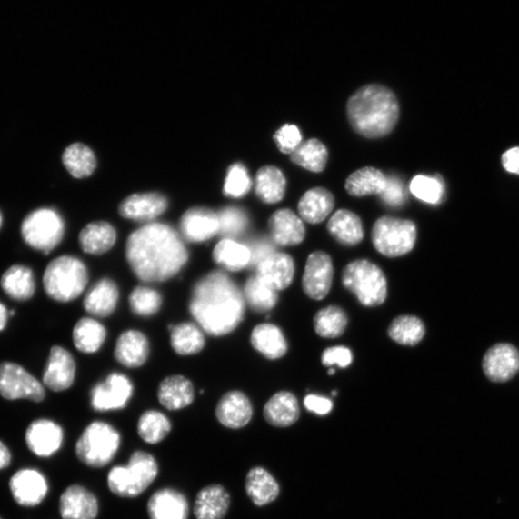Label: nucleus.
<instances>
[{"mask_svg": "<svg viewBox=\"0 0 519 519\" xmlns=\"http://www.w3.org/2000/svg\"><path fill=\"white\" fill-rule=\"evenodd\" d=\"M126 258L140 280L154 283L175 276L188 262L189 255L175 229L150 224L131 234Z\"/></svg>", "mask_w": 519, "mask_h": 519, "instance_id": "nucleus-1", "label": "nucleus"}, {"mask_svg": "<svg viewBox=\"0 0 519 519\" xmlns=\"http://www.w3.org/2000/svg\"><path fill=\"white\" fill-rule=\"evenodd\" d=\"M245 300L237 284L224 272L201 278L194 287L190 312L211 336H225L244 320Z\"/></svg>", "mask_w": 519, "mask_h": 519, "instance_id": "nucleus-2", "label": "nucleus"}, {"mask_svg": "<svg viewBox=\"0 0 519 519\" xmlns=\"http://www.w3.org/2000/svg\"><path fill=\"white\" fill-rule=\"evenodd\" d=\"M348 120L360 135L377 139L389 135L399 119L395 95L381 85H367L348 100Z\"/></svg>", "mask_w": 519, "mask_h": 519, "instance_id": "nucleus-3", "label": "nucleus"}, {"mask_svg": "<svg viewBox=\"0 0 519 519\" xmlns=\"http://www.w3.org/2000/svg\"><path fill=\"white\" fill-rule=\"evenodd\" d=\"M158 474L155 456L138 450L133 452L127 464L112 468L107 476L108 488L116 496L135 498L153 484Z\"/></svg>", "mask_w": 519, "mask_h": 519, "instance_id": "nucleus-4", "label": "nucleus"}, {"mask_svg": "<svg viewBox=\"0 0 519 519\" xmlns=\"http://www.w3.org/2000/svg\"><path fill=\"white\" fill-rule=\"evenodd\" d=\"M89 276L85 264L73 256L50 262L44 274V286L50 298L71 303L86 289Z\"/></svg>", "mask_w": 519, "mask_h": 519, "instance_id": "nucleus-5", "label": "nucleus"}, {"mask_svg": "<svg viewBox=\"0 0 519 519\" xmlns=\"http://www.w3.org/2000/svg\"><path fill=\"white\" fill-rule=\"evenodd\" d=\"M121 443L118 430L106 423L94 422L81 434L75 445V454L82 464L102 468L118 454Z\"/></svg>", "mask_w": 519, "mask_h": 519, "instance_id": "nucleus-6", "label": "nucleus"}, {"mask_svg": "<svg viewBox=\"0 0 519 519\" xmlns=\"http://www.w3.org/2000/svg\"><path fill=\"white\" fill-rule=\"evenodd\" d=\"M344 286L366 307L382 305L388 295L386 276L376 264L356 260L346 265L343 274Z\"/></svg>", "mask_w": 519, "mask_h": 519, "instance_id": "nucleus-7", "label": "nucleus"}, {"mask_svg": "<svg viewBox=\"0 0 519 519\" xmlns=\"http://www.w3.org/2000/svg\"><path fill=\"white\" fill-rule=\"evenodd\" d=\"M416 236V227L413 222L389 215L381 217L372 233L374 247L387 257L409 254L415 245Z\"/></svg>", "mask_w": 519, "mask_h": 519, "instance_id": "nucleus-8", "label": "nucleus"}, {"mask_svg": "<svg viewBox=\"0 0 519 519\" xmlns=\"http://www.w3.org/2000/svg\"><path fill=\"white\" fill-rule=\"evenodd\" d=\"M65 225L60 215L49 208L30 213L22 225V236L32 248L48 255L62 241Z\"/></svg>", "mask_w": 519, "mask_h": 519, "instance_id": "nucleus-9", "label": "nucleus"}, {"mask_svg": "<svg viewBox=\"0 0 519 519\" xmlns=\"http://www.w3.org/2000/svg\"><path fill=\"white\" fill-rule=\"evenodd\" d=\"M0 395L8 400L29 399L41 402L45 392L43 384L19 364H0Z\"/></svg>", "mask_w": 519, "mask_h": 519, "instance_id": "nucleus-10", "label": "nucleus"}, {"mask_svg": "<svg viewBox=\"0 0 519 519\" xmlns=\"http://www.w3.org/2000/svg\"><path fill=\"white\" fill-rule=\"evenodd\" d=\"M133 394V384L124 374H112L91 392V405L96 412L125 409Z\"/></svg>", "mask_w": 519, "mask_h": 519, "instance_id": "nucleus-11", "label": "nucleus"}, {"mask_svg": "<svg viewBox=\"0 0 519 519\" xmlns=\"http://www.w3.org/2000/svg\"><path fill=\"white\" fill-rule=\"evenodd\" d=\"M334 275L330 256L324 251H315L306 264L303 286L305 294L314 300L324 299L330 292Z\"/></svg>", "mask_w": 519, "mask_h": 519, "instance_id": "nucleus-12", "label": "nucleus"}, {"mask_svg": "<svg viewBox=\"0 0 519 519\" xmlns=\"http://www.w3.org/2000/svg\"><path fill=\"white\" fill-rule=\"evenodd\" d=\"M483 371L493 382H507L519 372V353L510 344H498L487 351Z\"/></svg>", "mask_w": 519, "mask_h": 519, "instance_id": "nucleus-13", "label": "nucleus"}, {"mask_svg": "<svg viewBox=\"0 0 519 519\" xmlns=\"http://www.w3.org/2000/svg\"><path fill=\"white\" fill-rule=\"evenodd\" d=\"M76 365L73 355L61 346H54L44 374V384L54 392H63L72 387Z\"/></svg>", "mask_w": 519, "mask_h": 519, "instance_id": "nucleus-14", "label": "nucleus"}, {"mask_svg": "<svg viewBox=\"0 0 519 519\" xmlns=\"http://www.w3.org/2000/svg\"><path fill=\"white\" fill-rule=\"evenodd\" d=\"M10 490L16 504L25 507H35L42 504L45 498L48 485L42 474L25 468L11 478Z\"/></svg>", "mask_w": 519, "mask_h": 519, "instance_id": "nucleus-15", "label": "nucleus"}, {"mask_svg": "<svg viewBox=\"0 0 519 519\" xmlns=\"http://www.w3.org/2000/svg\"><path fill=\"white\" fill-rule=\"evenodd\" d=\"M28 448L39 457H52L62 446L64 432L60 425L48 420H38L27 428Z\"/></svg>", "mask_w": 519, "mask_h": 519, "instance_id": "nucleus-16", "label": "nucleus"}, {"mask_svg": "<svg viewBox=\"0 0 519 519\" xmlns=\"http://www.w3.org/2000/svg\"><path fill=\"white\" fill-rule=\"evenodd\" d=\"M63 519H95L99 512L97 497L80 484H72L60 497Z\"/></svg>", "mask_w": 519, "mask_h": 519, "instance_id": "nucleus-17", "label": "nucleus"}, {"mask_svg": "<svg viewBox=\"0 0 519 519\" xmlns=\"http://www.w3.org/2000/svg\"><path fill=\"white\" fill-rule=\"evenodd\" d=\"M147 514L149 519H188L190 504L181 492L164 488L149 498Z\"/></svg>", "mask_w": 519, "mask_h": 519, "instance_id": "nucleus-18", "label": "nucleus"}, {"mask_svg": "<svg viewBox=\"0 0 519 519\" xmlns=\"http://www.w3.org/2000/svg\"><path fill=\"white\" fill-rule=\"evenodd\" d=\"M180 230L189 242H205L220 232L219 215L208 209H191L183 215Z\"/></svg>", "mask_w": 519, "mask_h": 519, "instance_id": "nucleus-19", "label": "nucleus"}, {"mask_svg": "<svg viewBox=\"0 0 519 519\" xmlns=\"http://www.w3.org/2000/svg\"><path fill=\"white\" fill-rule=\"evenodd\" d=\"M253 414L254 409L249 399L237 391L225 394L215 409L217 421L231 429L245 427L253 418Z\"/></svg>", "mask_w": 519, "mask_h": 519, "instance_id": "nucleus-20", "label": "nucleus"}, {"mask_svg": "<svg viewBox=\"0 0 519 519\" xmlns=\"http://www.w3.org/2000/svg\"><path fill=\"white\" fill-rule=\"evenodd\" d=\"M255 269V275L277 292L287 289L294 275V260L286 254L274 253L260 262Z\"/></svg>", "mask_w": 519, "mask_h": 519, "instance_id": "nucleus-21", "label": "nucleus"}, {"mask_svg": "<svg viewBox=\"0 0 519 519\" xmlns=\"http://www.w3.org/2000/svg\"><path fill=\"white\" fill-rule=\"evenodd\" d=\"M271 236L281 246L297 245L305 238V226L299 217L289 209L275 212L269 221Z\"/></svg>", "mask_w": 519, "mask_h": 519, "instance_id": "nucleus-22", "label": "nucleus"}, {"mask_svg": "<svg viewBox=\"0 0 519 519\" xmlns=\"http://www.w3.org/2000/svg\"><path fill=\"white\" fill-rule=\"evenodd\" d=\"M231 504L229 493L222 484H210L196 494L194 514L196 519H224Z\"/></svg>", "mask_w": 519, "mask_h": 519, "instance_id": "nucleus-23", "label": "nucleus"}, {"mask_svg": "<svg viewBox=\"0 0 519 519\" xmlns=\"http://www.w3.org/2000/svg\"><path fill=\"white\" fill-rule=\"evenodd\" d=\"M167 200L160 194L133 195L120 206V213L133 221H152L164 213Z\"/></svg>", "mask_w": 519, "mask_h": 519, "instance_id": "nucleus-24", "label": "nucleus"}, {"mask_svg": "<svg viewBox=\"0 0 519 519\" xmlns=\"http://www.w3.org/2000/svg\"><path fill=\"white\" fill-rule=\"evenodd\" d=\"M149 355V344L145 334L139 331L129 330L123 333L116 341L115 357L126 367L143 365Z\"/></svg>", "mask_w": 519, "mask_h": 519, "instance_id": "nucleus-25", "label": "nucleus"}, {"mask_svg": "<svg viewBox=\"0 0 519 519\" xmlns=\"http://www.w3.org/2000/svg\"><path fill=\"white\" fill-rule=\"evenodd\" d=\"M158 398L163 407L177 411L192 404L195 390L192 382L183 376H170L162 381Z\"/></svg>", "mask_w": 519, "mask_h": 519, "instance_id": "nucleus-26", "label": "nucleus"}, {"mask_svg": "<svg viewBox=\"0 0 519 519\" xmlns=\"http://www.w3.org/2000/svg\"><path fill=\"white\" fill-rule=\"evenodd\" d=\"M119 289L115 283L108 278L97 282L84 299V308L98 317L111 315L118 305Z\"/></svg>", "mask_w": 519, "mask_h": 519, "instance_id": "nucleus-27", "label": "nucleus"}, {"mask_svg": "<svg viewBox=\"0 0 519 519\" xmlns=\"http://www.w3.org/2000/svg\"><path fill=\"white\" fill-rule=\"evenodd\" d=\"M300 414L296 397L288 392L274 395L264 408L265 421L276 427H289L294 424Z\"/></svg>", "mask_w": 519, "mask_h": 519, "instance_id": "nucleus-28", "label": "nucleus"}, {"mask_svg": "<svg viewBox=\"0 0 519 519\" xmlns=\"http://www.w3.org/2000/svg\"><path fill=\"white\" fill-rule=\"evenodd\" d=\"M245 492L256 506L262 507L270 504L277 498L279 485L264 468L255 467L247 474Z\"/></svg>", "mask_w": 519, "mask_h": 519, "instance_id": "nucleus-29", "label": "nucleus"}, {"mask_svg": "<svg viewBox=\"0 0 519 519\" xmlns=\"http://www.w3.org/2000/svg\"><path fill=\"white\" fill-rule=\"evenodd\" d=\"M334 205V196L328 190L314 188L301 197L298 211L305 222L315 225L326 219Z\"/></svg>", "mask_w": 519, "mask_h": 519, "instance_id": "nucleus-30", "label": "nucleus"}, {"mask_svg": "<svg viewBox=\"0 0 519 519\" xmlns=\"http://www.w3.org/2000/svg\"><path fill=\"white\" fill-rule=\"evenodd\" d=\"M327 227L334 239L347 246L356 245L364 238L360 217L348 210H339L334 213Z\"/></svg>", "mask_w": 519, "mask_h": 519, "instance_id": "nucleus-31", "label": "nucleus"}, {"mask_svg": "<svg viewBox=\"0 0 519 519\" xmlns=\"http://www.w3.org/2000/svg\"><path fill=\"white\" fill-rule=\"evenodd\" d=\"M116 240L115 228L105 222L88 225L79 235L80 246L86 254L102 255L107 253Z\"/></svg>", "mask_w": 519, "mask_h": 519, "instance_id": "nucleus-32", "label": "nucleus"}, {"mask_svg": "<svg viewBox=\"0 0 519 519\" xmlns=\"http://www.w3.org/2000/svg\"><path fill=\"white\" fill-rule=\"evenodd\" d=\"M251 344L266 358L275 360L287 354L288 344L282 331L274 324H261L251 334Z\"/></svg>", "mask_w": 519, "mask_h": 519, "instance_id": "nucleus-33", "label": "nucleus"}, {"mask_svg": "<svg viewBox=\"0 0 519 519\" xmlns=\"http://www.w3.org/2000/svg\"><path fill=\"white\" fill-rule=\"evenodd\" d=\"M2 288L11 298L25 301L35 295L36 284L35 275L29 267L15 264L5 273L2 278Z\"/></svg>", "mask_w": 519, "mask_h": 519, "instance_id": "nucleus-34", "label": "nucleus"}, {"mask_svg": "<svg viewBox=\"0 0 519 519\" xmlns=\"http://www.w3.org/2000/svg\"><path fill=\"white\" fill-rule=\"evenodd\" d=\"M213 258L225 270L235 273L250 264L251 254L248 246L225 238L215 247Z\"/></svg>", "mask_w": 519, "mask_h": 519, "instance_id": "nucleus-35", "label": "nucleus"}, {"mask_svg": "<svg viewBox=\"0 0 519 519\" xmlns=\"http://www.w3.org/2000/svg\"><path fill=\"white\" fill-rule=\"evenodd\" d=\"M387 177L375 167L366 166L351 175L345 183V189L353 196L381 195L386 188Z\"/></svg>", "mask_w": 519, "mask_h": 519, "instance_id": "nucleus-36", "label": "nucleus"}, {"mask_svg": "<svg viewBox=\"0 0 519 519\" xmlns=\"http://www.w3.org/2000/svg\"><path fill=\"white\" fill-rule=\"evenodd\" d=\"M286 179L276 166L262 167L256 176V194L265 204H277L286 193Z\"/></svg>", "mask_w": 519, "mask_h": 519, "instance_id": "nucleus-37", "label": "nucleus"}, {"mask_svg": "<svg viewBox=\"0 0 519 519\" xmlns=\"http://www.w3.org/2000/svg\"><path fill=\"white\" fill-rule=\"evenodd\" d=\"M105 327L95 320H80L73 333V339L75 347L83 354H95L102 347L106 339Z\"/></svg>", "mask_w": 519, "mask_h": 519, "instance_id": "nucleus-38", "label": "nucleus"}, {"mask_svg": "<svg viewBox=\"0 0 519 519\" xmlns=\"http://www.w3.org/2000/svg\"><path fill=\"white\" fill-rule=\"evenodd\" d=\"M171 344L175 353L182 356L194 355L200 353L205 345L203 332L193 324L170 325Z\"/></svg>", "mask_w": 519, "mask_h": 519, "instance_id": "nucleus-39", "label": "nucleus"}, {"mask_svg": "<svg viewBox=\"0 0 519 519\" xmlns=\"http://www.w3.org/2000/svg\"><path fill=\"white\" fill-rule=\"evenodd\" d=\"M244 295L249 307L258 313L271 311L278 301L277 291L256 275L246 281Z\"/></svg>", "mask_w": 519, "mask_h": 519, "instance_id": "nucleus-40", "label": "nucleus"}, {"mask_svg": "<svg viewBox=\"0 0 519 519\" xmlns=\"http://www.w3.org/2000/svg\"><path fill=\"white\" fill-rule=\"evenodd\" d=\"M291 160L308 171L321 173L325 169L327 164V148L319 140H308L298 145L291 155Z\"/></svg>", "mask_w": 519, "mask_h": 519, "instance_id": "nucleus-41", "label": "nucleus"}, {"mask_svg": "<svg viewBox=\"0 0 519 519\" xmlns=\"http://www.w3.org/2000/svg\"><path fill=\"white\" fill-rule=\"evenodd\" d=\"M172 431V424L163 413L150 410L145 412L138 423V434L146 444H157L163 442Z\"/></svg>", "mask_w": 519, "mask_h": 519, "instance_id": "nucleus-42", "label": "nucleus"}, {"mask_svg": "<svg viewBox=\"0 0 519 519\" xmlns=\"http://www.w3.org/2000/svg\"><path fill=\"white\" fill-rule=\"evenodd\" d=\"M62 159L65 169L76 178L91 175L96 165L92 150L82 144H74L66 148Z\"/></svg>", "mask_w": 519, "mask_h": 519, "instance_id": "nucleus-43", "label": "nucleus"}, {"mask_svg": "<svg viewBox=\"0 0 519 519\" xmlns=\"http://www.w3.org/2000/svg\"><path fill=\"white\" fill-rule=\"evenodd\" d=\"M389 334L399 344L414 346L424 339L425 326L416 316L401 315L392 323Z\"/></svg>", "mask_w": 519, "mask_h": 519, "instance_id": "nucleus-44", "label": "nucleus"}, {"mask_svg": "<svg viewBox=\"0 0 519 519\" xmlns=\"http://www.w3.org/2000/svg\"><path fill=\"white\" fill-rule=\"evenodd\" d=\"M347 324L346 314L337 306H329L317 312L314 319L315 332L321 337L329 339L342 336Z\"/></svg>", "mask_w": 519, "mask_h": 519, "instance_id": "nucleus-45", "label": "nucleus"}, {"mask_svg": "<svg viewBox=\"0 0 519 519\" xmlns=\"http://www.w3.org/2000/svg\"><path fill=\"white\" fill-rule=\"evenodd\" d=\"M411 193L424 203L438 205L443 203L444 197V182L438 176H415L410 185Z\"/></svg>", "mask_w": 519, "mask_h": 519, "instance_id": "nucleus-46", "label": "nucleus"}, {"mask_svg": "<svg viewBox=\"0 0 519 519\" xmlns=\"http://www.w3.org/2000/svg\"><path fill=\"white\" fill-rule=\"evenodd\" d=\"M129 304L132 312L140 316H153L162 306V296L155 290L138 287L129 296Z\"/></svg>", "mask_w": 519, "mask_h": 519, "instance_id": "nucleus-47", "label": "nucleus"}, {"mask_svg": "<svg viewBox=\"0 0 519 519\" xmlns=\"http://www.w3.org/2000/svg\"><path fill=\"white\" fill-rule=\"evenodd\" d=\"M217 215L220 221V233L228 239L241 235L247 227V216L239 208L228 207Z\"/></svg>", "mask_w": 519, "mask_h": 519, "instance_id": "nucleus-48", "label": "nucleus"}, {"mask_svg": "<svg viewBox=\"0 0 519 519\" xmlns=\"http://www.w3.org/2000/svg\"><path fill=\"white\" fill-rule=\"evenodd\" d=\"M251 187L245 167L242 165H234L230 167L225 185V194L233 197L245 195Z\"/></svg>", "mask_w": 519, "mask_h": 519, "instance_id": "nucleus-49", "label": "nucleus"}, {"mask_svg": "<svg viewBox=\"0 0 519 519\" xmlns=\"http://www.w3.org/2000/svg\"><path fill=\"white\" fill-rule=\"evenodd\" d=\"M274 140L280 152L292 155L301 144V134L295 125H284L274 134Z\"/></svg>", "mask_w": 519, "mask_h": 519, "instance_id": "nucleus-50", "label": "nucleus"}, {"mask_svg": "<svg viewBox=\"0 0 519 519\" xmlns=\"http://www.w3.org/2000/svg\"><path fill=\"white\" fill-rule=\"evenodd\" d=\"M380 196L384 203L389 206L399 207L404 205L406 198L404 181L395 176L387 178L386 188Z\"/></svg>", "mask_w": 519, "mask_h": 519, "instance_id": "nucleus-51", "label": "nucleus"}, {"mask_svg": "<svg viewBox=\"0 0 519 519\" xmlns=\"http://www.w3.org/2000/svg\"><path fill=\"white\" fill-rule=\"evenodd\" d=\"M353 360V353L344 346L327 348L322 357L323 364L326 366L338 364L340 367H347Z\"/></svg>", "mask_w": 519, "mask_h": 519, "instance_id": "nucleus-52", "label": "nucleus"}, {"mask_svg": "<svg viewBox=\"0 0 519 519\" xmlns=\"http://www.w3.org/2000/svg\"><path fill=\"white\" fill-rule=\"evenodd\" d=\"M248 248L251 254L250 265L254 267H256L267 256L274 254V245L269 241L260 240L255 242Z\"/></svg>", "mask_w": 519, "mask_h": 519, "instance_id": "nucleus-53", "label": "nucleus"}, {"mask_svg": "<svg viewBox=\"0 0 519 519\" xmlns=\"http://www.w3.org/2000/svg\"><path fill=\"white\" fill-rule=\"evenodd\" d=\"M306 409L316 414L325 415L333 409L332 401L326 397L311 394L304 400Z\"/></svg>", "mask_w": 519, "mask_h": 519, "instance_id": "nucleus-54", "label": "nucleus"}, {"mask_svg": "<svg viewBox=\"0 0 519 519\" xmlns=\"http://www.w3.org/2000/svg\"><path fill=\"white\" fill-rule=\"evenodd\" d=\"M501 161L505 171L519 175V146L508 149L502 155Z\"/></svg>", "mask_w": 519, "mask_h": 519, "instance_id": "nucleus-55", "label": "nucleus"}, {"mask_svg": "<svg viewBox=\"0 0 519 519\" xmlns=\"http://www.w3.org/2000/svg\"><path fill=\"white\" fill-rule=\"evenodd\" d=\"M11 463V454L7 446L0 442V470L7 467Z\"/></svg>", "mask_w": 519, "mask_h": 519, "instance_id": "nucleus-56", "label": "nucleus"}, {"mask_svg": "<svg viewBox=\"0 0 519 519\" xmlns=\"http://www.w3.org/2000/svg\"><path fill=\"white\" fill-rule=\"evenodd\" d=\"M9 313L6 307L0 304V332H2L7 324Z\"/></svg>", "mask_w": 519, "mask_h": 519, "instance_id": "nucleus-57", "label": "nucleus"}, {"mask_svg": "<svg viewBox=\"0 0 519 519\" xmlns=\"http://www.w3.org/2000/svg\"><path fill=\"white\" fill-rule=\"evenodd\" d=\"M3 222H4V217H3L2 212H0V228H2V226H3Z\"/></svg>", "mask_w": 519, "mask_h": 519, "instance_id": "nucleus-58", "label": "nucleus"}, {"mask_svg": "<svg viewBox=\"0 0 519 519\" xmlns=\"http://www.w3.org/2000/svg\"><path fill=\"white\" fill-rule=\"evenodd\" d=\"M334 374V370H333V368H332V370L329 371V374L333 375Z\"/></svg>", "mask_w": 519, "mask_h": 519, "instance_id": "nucleus-59", "label": "nucleus"}, {"mask_svg": "<svg viewBox=\"0 0 519 519\" xmlns=\"http://www.w3.org/2000/svg\"><path fill=\"white\" fill-rule=\"evenodd\" d=\"M0 519H2V518H0Z\"/></svg>", "mask_w": 519, "mask_h": 519, "instance_id": "nucleus-60", "label": "nucleus"}]
</instances>
